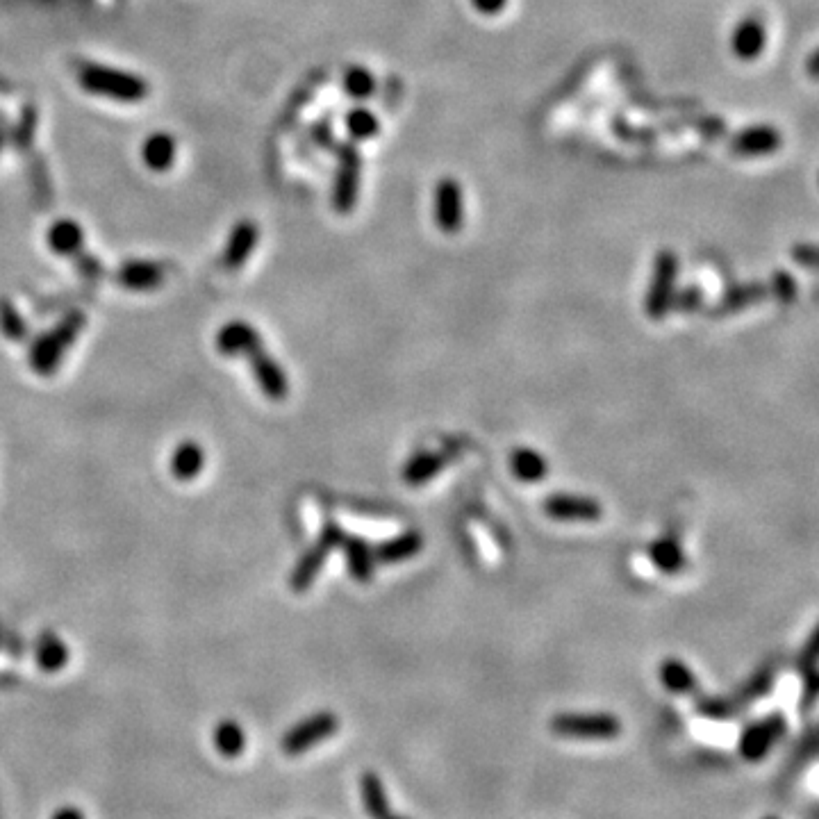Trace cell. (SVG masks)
<instances>
[{"mask_svg":"<svg viewBox=\"0 0 819 819\" xmlns=\"http://www.w3.org/2000/svg\"><path fill=\"white\" fill-rule=\"evenodd\" d=\"M344 535L346 533L342 526L335 524V521H326L319 533V540L314 542L310 551L303 553L299 565L294 567L292 576H289V587H292V592L303 594L310 590L314 581H317V576L321 574V569H324L326 558L342 544Z\"/></svg>","mask_w":819,"mask_h":819,"instance_id":"obj_5","label":"cell"},{"mask_svg":"<svg viewBox=\"0 0 819 819\" xmlns=\"http://www.w3.org/2000/svg\"><path fill=\"white\" fill-rule=\"evenodd\" d=\"M546 517L556 521H599L603 506L597 499L578 494H553L544 501Z\"/></svg>","mask_w":819,"mask_h":819,"instance_id":"obj_10","label":"cell"},{"mask_svg":"<svg viewBox=\"0 0 819 819\" xmlns=\"http://www.w3.org/2000/svg\"><path fill=\"white\" fill-rule=\"evenodd\" d=\"M212 742L223 758H239L246 751V733L235 719H223L214 726Z\"/></svg>","mask_w":819,"mask_h":819,"instance_id":"obj_27","label":"cell"},{"mask_svg":"<svg viewBox=\"0 0 819 819\" xmlns=\"http://www.w3.org/2000/svg\"><path fill=\"white\" fill-rule=\"evenodd\" d=\"M697 713L701 717H708V719H733L735 715H740V710L735 708V703L731 699L699 697L697 699Z\"/></svg>","mask_w":819,"mask_h":819,"instance_id":"obj_37","label":"cell"},{"mask_svg":"<svg viewBox=\"0 0 819 819\" xmlns=\"http://www.w3.org/2000/svg\"><path fill=\"white\" fill-rule=\"evenodd\" d=\"M82 242H85V233H82L76 221L62 219L53 223L51 230H48V246L60 255H76L82 248Z\"/></svg>","mask_w":819,"mask_h":819,"instance_id":"obj_29","label":"cell"},{"mask_svg":"<svg viewBox=\"0 0 819 819\" xmlns=\"http://www.w3.org/2000/svg\"><path fill=\"white\" fill-rule=\"evenodd\" d=\"M765 819H779V817H765Z\"/></svg>","mask_w":819,"mask_h":819,"instance_id":"obj_45","label":"cell"},{"mask_svg":"<svg viewBox=\"0 0 819 819\" xmlns=\"http://www.w3.org/2000/svg\"><path fill=\"white\" fill-rule=\"evenodd\" d=\"M767 292H769V296H774V299L779 301V303L790 305L794 299H797L799 285H797V280H794L792 273H788V271H774V276H772V280H769V285H767Z\"/></svg>","mask_w":819,"mask_h":819,"instance_id":"obj_36","label":"cell"},{"mask_svg":"<svg viewBox=\"0 0 819 819\" xmlns=\"http://www.w3.org/2000/svg\"><path fill=\"white\" fill-rule=\"evenodd\" d=\"M78 78L80 85L91 94L114 98V101L137 103L148 96V85L142 78L103 64H82Z\"/></svg>","mask_w":819,"mask_h":819,"instance_id":"obj_2","label":"cell"},{"mask_svg":"<svg viewBox=\"0 0 819 819\" xmlns=\"http://www.w3.org/2000/svg\"><path fill=\"white\" fill-rule=\"evenodd\" d=\"M360 799L371 819H385L392 813L390 794H387L385 783L376 772H364L360 776Z\"/></svg>","mask_w":819,"mask_h":819,"instance_id":"obj_23","label":"cell"},{"mask_svg":"<svg viewBox=\"0 0 819 819\" xmlns=\"http://www.w3.org/2000/svg\"><path fill=\"white\" fill-rule=\"evenodd\" d=\"M142 157L148 169L167 171L171 169L173 157H176V142L171 135H153L146 139L142 148Z\"/></svg>","mask_w":819,"mask_h":819,"instance_id":"obj_30","label":"cell"},{"mask_svg":"<svg viewBox=\"0 0 819 819\" xmlns=\"http://www.w3.org/2000/svg\"><path fill=\"white\" fill-rule=\"evenodd\" d=\"M342 85H344L346 94L355 98V101H367V98L374 96V91H376V78H374V73L367 69V66L353 64L346 69Z\"/></svg>","mask_w":819,"mask_h":819,"instance_id":"obj_32","label":"cell"},{"mask_svg":"<svg viewBox=\"0 0 819 819\" xmlns=\"http://www.w3.org/2000/svg\"><path fill=\"white\" fill-rule=\"evenodd\" d=\"M217 351L228 358H237V355H246L251 358L253 353L262 351V337L248 321H228L217 333Z\"/></svg>","mask_w":819,"mask_h":819,"instance_id":"obj_12","label":"cell"},{"mask_svg":"<svg viewBox=\"0 0 819 819\" xmlns=\"http://www.w3.org/2000/svg\"><path fill=\"white\" fill-rule=\"evenodd\" d=\"M35 660L44 672H60L69 663V649L55 633H41L35 644Z\"/></svg>","mask_w":819,"mask_h":819,"instance_id":"obj_28","label":"cell"},{"mask_svg":"<svg viewBox=\"0 0 819 819\" xmlns=\"http://www.w3.org/2000/svg\"><path fill=\"white\" fill-rule=\"evenodd\" d=\"M344 126L355 142H367V139H374L380 130L378 117L374 112H369L367 107H353V110L346 114Z\"/></svg>","mask_w":819,"mask_h":819,"instance_id":"obj_33","label":"cell"},{"mask_svg":"<svg viewBox=\"0 0 819 819\" xmlns=\"http://www.w3.org/2000/svg\"><path fill=\"white\" fill-rule=\"evenodd\" d=\"M346 556V569L355 583H369L374 578L376 572V556H374V546L367 540H362L358 535H344L342 544Z\"/></svg>","mask_w":819,"mask_h":819,"instance_id":"obj_16","label":"cell"},{"mask_svg":"<svg viewBox=\"0 0 819 819\" xmlns=\"http://www.w3.org/2000/svg\"><path fill=\"white\" fill-rule=\"evenodd\" d=\"M251 371L255 380H258L260 390L269 396L271 401H283L285 396L289 394V383H287V374L280 367L276 358H271L264 351L253 353L251 358Z\"/></svg>","mask_w":819,"mask_h":819,"instance_id":"obj_14","label":"cell"},{"mask_svg":"<svg viewBox=\"0 0 819 819\" xmlns=\"http://www.w3.org/2000/svg\"><path fill=\"white\" fill-rule=\"evenodd\" d=\"M51 819H85V813L76 806H64L60 810H55Z\"/></svg>","mask_w":819,"mask_h":819,"instance_id":"obj_41","label":"cell"},{"mask_svg":"<svg viewBox=\"0 0 819 819\" xmlns=\"http://www.w3.org/2000/svg\"><path fill=\"white\" fill-rule=\"evenodd\" d=\"M792 260L801 264V267L806 269H815L817 264V248L815 244H808V242H801V244H794L792 248Z\"/></svg>","mask_w":819,"mask_h":819,"instance_id":"obj_38","label":"cell"},{"mask_svg":"<svg viewBox=\"0 0 819 819\" xmlns=\"http://www.w3.org/2000/svg\"><path fill=\"white\" fill-rule=\"evenodd\" d=\"M0 333L12 342H21L28 337V324L16 310V305L7 299H0Z\"/></svg>","mask_w":819,"mask_h":819,"instance_id":"obj_34","label":"cell"},{"mask_svg":"<svg viewBox=\"0 0 819 819\" xmlns=\"http://www.w3.org/2000/svg\"><path fill=\"white\" fill-rule=\"evenodd\" d=\"M551 731L569 740H615L622 735V719L610 713H560Z\"/></svg>","mask_w":819,"mask_h":819,"instance_id":"obj_3","label":"cell"},{"mask_svg":"<svg viewBox=\"0 0 819 819\" xmlns=\"http://www.w3.org/2000/svg\"><path fill=\"white\" fill-rule=\"evenodd\" d=\"M817 60H819V53L813 51V55H810V60H808V73H810V78H817Z\"/></svg>","mask_w":819,"mask_h":819,"instance_id":"obj_43","label":"cell"},{"mask_svg":"<svg viewBox=\"0 0 819 819\" xmlns=\"http://www.w3.org/2000/svg\"><path fill=\"white\" fill-rule=\"evenodd\" d=\"M767 296H769L767 285L758 283V280H751V283H742V285H733V287H728L726 292L722 294V299H719L713 305V308L708 310V317L722 319V317H728V314H738L742 310L751 308V305L763 303Z\"/></svg>","mask_w":819,"mask_h":819,"instance_id":"obj_13","label":"cell"},{"mask_svg":"<svg viewBox=\"0 0 819 819\" xmlns=\"http://www.w3.org/2000/svg\"><path fill=\"white\" fill-rule=\"evenodd\" d=\"M772 685H774L772 669H760V672H756L738 692H735V697H731V701L735 703V708L742 710L744 706H751L754 701L767 697Z\"/></svg>","mask_w":819,"mask_h":819,"instance_id":"obj_31","label":"cell"},{"mask_svg":"<svg viewBox=\"0 0 819 819\" xmlns=\"http://www.w3.org/2000/svg\"><path fill=\"white\" fill-rule=\"evenodd\" d=\"M433 217L435 226L444 235L460 233L465 226V198H462V187L455 178H442L435 185Z\"/></svg>","mask_w":819,"mask_h":819,"instance_id":"obj_8","label":"cell"},{"mask_svg":"<svg viewBox=\"0 0 819 819\" xmlns=\"http://www.w3.org/2000/svg\"><path fill=\"white\" fill-rule=\"evenodd\" d=\"M649 560L653 562V567L660 569V572L667 574V576H676L681 574L685 565H688V558H685L683 553V546L678 542V537L674 535H665V537H658L656 542L649 544Z\"/></svg>","mask_w":819,"mask_h":819,"instance_id":"obj_20","label":"cell"},{"mask_svg":"<svg viewBox=\"0 0 819 819\" xmlns=\"http://www.w3.org/2000/svg\"><path fill=\"white\" fill-rule=\"evenodd\" d=\"M205 467V451L196 442H182L171 455V474L176 481H194Z\"/></svg>","mask_w":819,"mask_h":819,"instance_id":"obj_25","label":"cell"},{"mask_svg":"<svg viewBox=\"0 0 819 819\" xmlns=\"http://www.w3.org/2000/svg\"><path fill=\"white\" fill-rule=\"evenodd\" d=\"M339 169L335 178V189H333V205L337 212H351L358 203V192H360V169H362V157L358 153V148L353 144L339 146Z\"/></svg>","mask_w":819,"mask_h":819,"instance_id":"obj_9","label":"cell"},{"mask_svg":"<svg viewBox=\"0 0 819 819\" xmlns=\"http://www.w3.org/2000/svg\"><path fill=\"white\" fill-rule=\"evenodd\" d=\"M703 301H706V294H703L701 285L681 287V289H676L674 296H672V308H669V312L692 314V312L701 310Z\"/></svg>","mask_w":819,"mask_h":819,"instance_id":"obj_35","label":"cell"},{"mask_svg":"<svg viewBox=\"0 0 819 819\" xmlns=\"http://www.w3.org/2000/svg\"><path fill=\"white\" fill-rule=\"evenodd\" d=\"M785 733H788V719L781 713H772L763 719L751 722L740 733L738 751L744 760L749 763H760V760L772 754V749L779 744Z\"/></svg>","mask_w":819,"mask_h":819,"instance_id":"obj_7","label":"cell"},{"mask_svg":"<svg viewBox=\"0 0 819 819\" xmlns=\"http://www.w3.org/2000/svg\"><path fill=\"white\" fill-rule=\"evenodd\" d=\"M0 144H3V137H0Z\"/></svg>","mask_w":819,"mask_h":819,"instance_id":"obj_46","label":"cell"},{"mask_svg":"<svg viewBox=\"0 0 819 819\" xmlns=\"http://www.w3.org/2000/svg\"><path fill=\"white\" fill-rule=\"evenodd\" d=\"M767 46V30L763 26V21L758 16H747L738 23V28L733 30L731 48L738 60L742 62H754L763 55Z\"/></svg>","mask_w":819,"mask_h":819,"instance_id":"obj_15","label":"cell"},{"mask_svg":"<svg viewBox=\"0 0 819 819\" xmlns=\"http://www.w3.org/2000/svg\"><path fill=\"white\" fill-rule=\"evenodd\" d=\"M339 731V717L330 710H321V713H314L310 717L301 719L299 724H294L280 740V747H283L285 756H301L308 754L310 749L317 747L319 742H324Z\"/></svg>","mask_w":819,"mask_h":819,"instance_id":"obj_6","label":"cell"},{"mask_svg":"<svg viewBox=\"0 0 819 819\" xmlns=\"http://www.w3.org/2000/svg\"><path fill=\"white\" fill-rule=\"evenodd\" d=\"M508 0H471V7L483 16H494L506 10Z\"/></svg>","mask_w":819,"mask_h":819,"instance_id":"obj_39","label":"cell"},{"mask_svg":"<svg viewBox=\"0 0 819 819\" xmlns=\"http://www.w3.org/2000/svg\"><path fill=\"white\" fill-rule=\"evenodd\" d=\"M258 226L253 221H239L230 233L226 244V253H223V264L228 269H237L248 260V255L255 246H258Z\"/></svg>","mask_w":819,"mask_h":819,"instance_id":"obj_21","label":"cell"},{"mask_svg":"<svg viewBox=\"0 0 819 819\" xmlns=\"http://www.w3.org/2000/svg\"><path fill=\"white\" fill-rule=\"evenodd\" d=\"M421 549H424V535L419 531H405L380 542L374 549V556L378 565H399V562L415 558Z\"/></svg>","mask_w":819,"mask_h":819,"instance_id":"obj_17","label":"cell"},{"mask_svg":"<svg viewBox=\"0 0 819 819\" xmlns=\"http://www.w3.org/2000/svg\"><path fill=\"white\" fill-rule=\"evenodd\" d=\"M119 283L128 289H135V292H148V289H155L162 285L164 271L160 264L148 262V260H132L126 262L117 273Z\"/></svg>","mask_w":819,"mask_h":819,"instance_id":"obj_22","label":"cell"},{"mask_svg":"<svg viewBox=\"0 0 819 819\" xmlns=\"http://www.w3.org/2000/svg\"><path fill=\"white\" fill-rule=\"evenodd\" d=\"M817 656H819V635L817 631H813L799 656V672H801V678H804V694H801V701H799V713L801 710L808 713V710L813 708L817 701V690H819Z\"/></svg>","mask_w":819,"mask_h":819,"instance_id":"obj_18","label":"cell"},{"mask_svg":"<svg viewBox=\"0 0 819 819\" xmlns=\"http://www.w3.org/2000/svg\"><path fill=\"white\" fill-rule=\"evenodd\" d=\"M781 144L783 137L774 126H751L735 132L728 148L738 157H763L779 151Z\"/></svg>","mask_w":819,"mask_h":819,"instance_id":"obj_11","label":"cell"},{"mask_svg":"<svg viewBox=\"0 0 819 819\" xmlns=\"http://www.w3.org/2000/svg\"><path fill=\"white\" fill-rule=\"evenodd\" d=\"M449 465V458L437 451H419L405 462L403 483L410 487H421L442 474V469Z\"/></svg>","mask_w":819,"mask_h":819,"instance_id":"obj_19","label":"cell"},{"mask_svg":"<svg viewBox=\"0 0 819 819\" xmlns=\"http://www.w3.org/2000/svg\"><path fill=\"white\" fill-rule=\"evenodd\" d=\"M510 469L521 483H540L549 476V462H546L540 451L528 449V446H521V449L512 451Z\"/></svg>","mask_w":819,"mask_h":819,"instance_id":"obj_24","label":"cell"},{"mask_svg":"<svg viewBox=\"0 0 819 819\" xmlns=\"http://www.w3.org/2000/svg\"><path fill=\"white\" fill-rule=\"evenodd\" d=\"M314 139H317V144L326 148V144L333 142V132H330V128L326 126H317V130H314Z\"/></svg>","mask_w":819,"mask_h":819,"instance_id":"obj_42","label":"cell"},{"mask_svg":"<svg viewBox=\"0 0 819 819\" xmlns=\"http://www.w3.org/2000/svg\"><path fill=\"white\" fill-rule=\"evenodd\" d=\"M660 683L672 694H681V697H688V694H699V681L694 676L692 669L678 658H667L663 665H660Z\"/></svg>","mask_w":819,"mask_h":819,"instance_id":"obj_26","label":"cell"},{"mask_svg":"<svg viewBox=\"0 0 819 819\" xmlns=\"http://www.w3.org/2000/svg\"><path fill=\"white\" fill-rule=\"evenodd\" d=\"M678 255L669 248H663L653 260V273L649 280L647 289V299H644V312L653 321L665 319L672 308V296L676 292V280H678Z\"/></svg>","mask_w":819,"mask_h":819,"instance_id":"obj_4","label":"cell"},{"mask_svg":"<svg viewBox=\"0 0 819 819\" xmlns=\"http://www.w3.org/2000/svg\"><path fill=\"white\" fill-rule=\"evenodd\" d=\"M385 819H410V817H405V815H396V813H390V815H387Z\"/></svg>","mask_w":819,"mask_h":819,"instance_id":"obj_44","label":"cell"},{"mask_svg":"<svg viewBox=\"0 0 819 819\" xmlns=\"http://www.w3.org/2000/svg\"><path fill=\"white\" fill-rule=\"evenodd\" d=\"M85 321H87L85 314L80 310H73L69 314H64L53 330H48V333L37 337L28 351L30 369L39 376L55 374V371L60 369L64 353L69 351V346L76 342L82 328H85Z\"/></svg>","mask_w":819,"mask_h":819,"instance_id":"obj_1","label":"cell"},{"mask_svg":"<svg viewBox=\"0 0 819 819\" xmlns=\"http://www.w3.org/2000/svg\"><path fill=\"white\" fill-rule=\"evenodd\" d=\"M80 271H82V276H87V278H98L103 273L101 262H98L96 258H91V255H85V258L80 260Z\"/></svg>","mask_w":819,"mask_h":819,"instance_id":"obj_40","label":"cell"}]
</instances>
